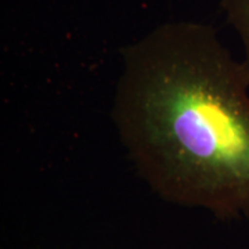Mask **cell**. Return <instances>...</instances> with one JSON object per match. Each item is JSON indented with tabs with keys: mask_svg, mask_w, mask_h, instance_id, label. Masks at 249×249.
Wrapping results in <instances>:
<instances>
[{
	"mask_svg": "<svg viewBox=\"0 0 249 249\" xmlns=\"http://www.w3.org/2000/svg\"><path fill=\"white\" fill-rule=\"evenodd\" d=\"M112 121L163 201L249 219V73L213 27L166 22L124 49Z\"/></svg>",
	"mask_w": 249,
	"mask_h": 249,
	"instance_id": "obj_1",
	"label": "cell"
},
{
	"mask_svg": "<svg viewBox=\"0 0 249 249\" xmlns=\"http://www.w3.org/2000/svg\"><path fill=\"white\" fill-rule=\"evenodd\" d=\"M227 22L237 34L242 46V61L249 73V0H219Z\"/></svg>",
	"mask_w": 249,
	"mask_h": 249,
	"instance_id": "obj_2",
	"label": "cell"
}]
</instances>
